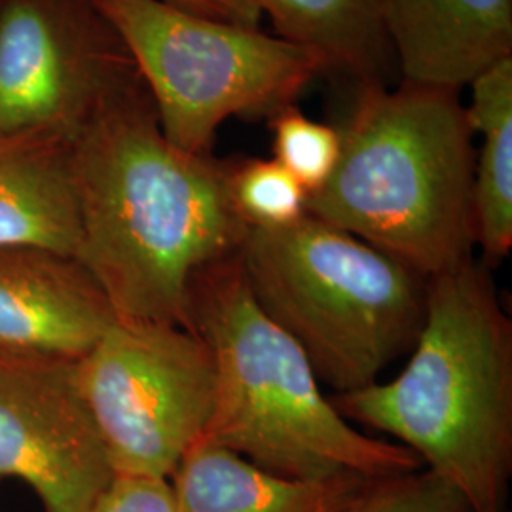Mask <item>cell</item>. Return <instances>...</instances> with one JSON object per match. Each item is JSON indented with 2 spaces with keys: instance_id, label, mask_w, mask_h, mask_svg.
<instances>
[{
  "instance_id": "14",
  "label": "cell",
  "mask_w": 512,
  "mask_h": 512,
  "mask_svg": "<svg viewBox=\"0 0 512 512\" xmlns=\"http://www.w3.org/2000/svg\"><path fill=\"white\" fill-rule=\"evenodd\" d=\"M275 35L315 55L323 71L359 88L389 86L395 55L385 31V0H253Z\"/></svg>"
},
{
  "instance_id": "8",
  "label": "cell",
  "mask_w": 512,
  "mask_h": 512,
  "mask_svg": "<svg viewBox=\"0 0 512 512\" xmlns=\"http://www.w3.org/2000/svg\"><path fill=\"white\" fill-rule=\"evenodd\" d=\"M139 86L126 44L93 0H0V133L74 141Z\"/></svg>"
},
{
  "instance_id": "17",
  "label": "cell",
  "mask_w": 512,
  "mask_h": 512,
  "mask_svg": "<svg viewBox=\"0 0 512 512\" xmlns=\"http://www.w3.org/2000/svg\"><path fill=\"white\" fill-rule=\"evenodd\" d=\"M270 120L275 162L306 188L308 196L323 188L340 158V129L311 120L294 105L277 110Z\"/></svg>"
},
{
  "instance_id": "19",
  "label": "cell",
  "mask_w": 512,
  "mask_h": 512,
  "mask_svg": "<svg viewBox=\"0 0 512 512\" xmlns=\"http://www.w3.org/2000/svg\"><path fill=\"white\" fill-rule=\"evenodd\" d=\"M92 512H177L169 480L116 475Z\"/></svg>"
},
{
  "instance_id": "9",
  "label": "cell",
  "mask_w": 512,
  "mask_h": 512,
  "mask_svg": "<svg viewBox=\"0 0 512 512\" xmlns=\"http://www.w3.org/2000/svg\"><path fill=\"white\" fill-rule=\"evenodd\" d=\"M114 469L78 359L0 353V478H19L46 512H92Z\"/></svg>"
},
{
  "instance_id": "1",
  "label": "cell",
  "mask_w": 512,
  "mask_h": 512,
  "mask_svg": "<svg viewBox=\"0 0 512 512\" xmlns=\"http://www.w3.org/2000/svg\"><path fill=\"white\" fill-rule=\"evenodd\" d=\"M74 260L120 321L192 330L190 287L236 255L249 228L228 164L175 147L145 84L101 110L73 141Z\"/></svg>"
},
{
  "instance_id": "11",
  "label": "cell",
  "mask_w": 512,
  "mask_h": 512,
  "mask_svg": "<svg viewBox=\"0 0 512 512\" xmlns=\"http://www.w3.org/2000/svg\"><path fill=\"white\" fill-rule=\"evenodd\" d=\"M403 82L458 90L512 57V0H385Z\"/></svg>"
},
{
  "instance_id": "20",
  "label": "cell",
  "mask_w": 512,
  "mask_h": 512,
  "mask_svg": "<svg viewBox=\"0 0 512 512\" xmlns=\"http://www.w3.org/2000/svg\"><path fill=\"white\" fill-rule=\"evenodd\" d=\"M171 6H177L186 12L234 23L249 29H260L262 12L256 8L253 0H165Z\"/></svg>"
},
{
  "instance_id": "18",
  "label": "cell",
  "mask_w": 512,
  "mask_h": 512,
  "mask_svg": "<svg viewBox=\"0 0 512 512\" xmlns=\"http://www.w3.org/2000/svg\"><path fill=\"white\" fill-rule=\"evenodd\" d=\"M338 512H473L465 495L433 471L372 480Z\"/></svg>"
},
{
  "instance_id": "13",
  "label": "cell",
  "mask_w": 512,
  "mask_h": 512,
  "mask_svg": "<svg viewBox=\"0 0 512 512\" xmlns=\"http://www.w3.org/2000/svg\"><path fill=\"white\" fill-rule=\"evenodd\" d=\"M372 480L275 475L211 444L190 448L169 476L177 512H338Z\"/></svg>"
},
{
  "instance_id": "3",
  "label": "cell",
  "mask_w": 512,
  "mask_h": 512,
  "mask_svg": "<svg viewBox=\"0 0 512 512\" xmlns=\"http://www.w3.org/2000/svg\"><path fill=\"white\" fill-rule=\"evenodd\" d=\"M329 181L308 215L425 279L473 260V128L458 90L361 88Z\"/></svg>"
},
{
  "instance_id": "2",
  "label": "cell",
  "mask_w": 512,
  "mask_h": 512,
  "mask_svg": "<svg viewBox=\"0 0 512 512\" xmlns=\"http://www.w3.org/2000/svg\"><path fill=\"white\" fill-rule=\"evenodd\" d=\"M412 355L391 382L330 399L348 421L399 440L473 512H505L512 471V325L469 260L427 279Z\"/></svg>"
},
{
  "instance_id": "15",
  "label": "cell",
  "mask_w": 512,
  "mask_h": 512,
  "mask_svg": "<svg viewBox=\"0 0 512 512\" xmlns=\"http://www.w3.org/2000/svg\"><path fill=\"white\" fill-rule=\"evenodd\" d=\"M467 118L482 135L473 175L475 245L486 262H499L512 249V57L478 74Z\"/></svg>"
},
{
  "instance_id": "7",
  "label": "cell",
  "mask_w": 512,
  "mask_h": 512,
  "mask_svg": "<svg viewBox=\"0 0 512 512\" xmlns=\"http://www.w3.org/2000/svg\"><path fill=\"white\" fill-rule=\"evenodd\" d=\"M78 374L116 475L169 480L202 440L215 365L194 330L114 319Z\"/></svg>"
},
{
  "instance_id": "16",
  "label": "cell",
  "mask_w": 512,
  "mask_h": 512,
  "mask_svg": "<svg viewBox=\"0 0 512 512\" xmlns=\"http://www.w3.org/2000/svg\"><path fill=\"white\" fill-rule=\"evenodd\" d=\"M228 188L247 228H285L308 215L306 188L274 158L228 164Z\"/></svg>"
},
{
  "instance_id": "4",
  "label": "cell",
  "mask_w": 512,
  "mask_h": 512,
  "mask_svg": "<svg viewBox=\"0 0 512 512\" xmlns=\"http://www.w3.org/2000/svg\"><path fill=\"white\" fill-rule=\"evenodd\" d=\"M190 325L215 365L213 412L198 444L306 480L421 469L408 448L366 437L334 408L304 351L258 308L238 253L194 277Z\"/></svg>"
},
{
  "instance_id": "12",
  "label": "cell",
  "mask_w": 512,
  "mask_h": 512,
  "mask_svg": "<svg viewBox=\"0 0 512 512\" xmlns=\"http://www.w3.org/2000/svg\"><path fill=\"white\" fill-rule=\"evenodd\" d=\"M78 234L73 141L52 131L0 133V247L74 258Z\"/></svg>"
},
{
  "instance_id": "5",
  "label": "cell",
  "mask_w": 512,
  "mask_h": 512,
  "mask_svg": "<svg viewBox=\"0 0 512 512\" xmlns=\"http://www.w3.org/2000/svg\"><path fill=\"white\" fill-rule=\"evenodd\" d=\"M238 258L258 308L338 395L380 382L418 338L427 279L323 220L249 228Z\"/></svg>"
},
{
  "instance_id": "10",
  "label": "cell",
  "mask_w": 512,
  "mask_h": 512,
  "mask_svg": "<svg viewBox=\"0 0 512 512\" xmlns=\"http://www.w3.org/2000/svg\"><path fill=\"white\" fill-rule=\"evenodd\" d=\"M114 319L74 258L0 247V353L80 359Z\"/></svg>"
},
{
  "instance_id": "6",
  "label": "cell",
  "mask_w": 512,
  "mask_h": 512,
  "mask_svg": "<svg viewBox=\"0 0 512 512\" xmlns=\"http://www.w3.org/2000/svg\"><path fill=\"white\" fill-rule=\"evenodd\" d=\"M126 44L160 128L175 147L211 156L232 118H272L323 65L277 35L205 18L165 0H93Z\"/></svg>"
}]
</instances>
